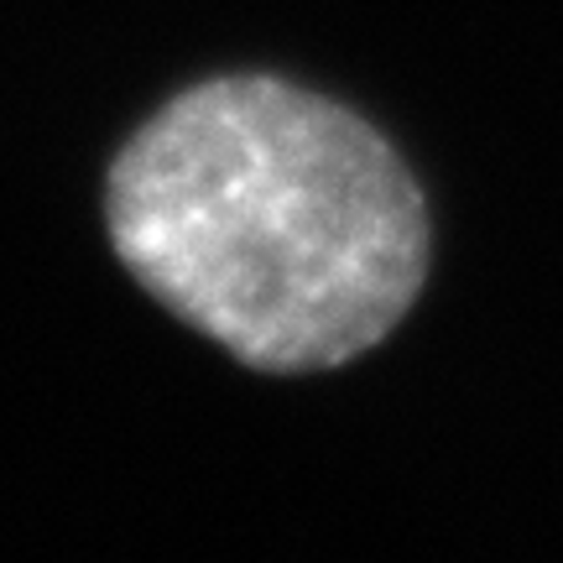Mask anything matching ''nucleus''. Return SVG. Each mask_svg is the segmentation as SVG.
I'll use <instances>...</instances> for the list:
<instances>
[{"instance_id": "nucleus-1", "label": "nucleus", "mask_w": 563, "mask_h": 563, "mask_svg": "<svg viewBox=\"0 0 563 563\" xmlns=\"http://www.w3.org/2000/svg\"><path fill=\"white\" fill-rule=\"evenodd\" d=\"M104 224L146 298L266 376L376 350L433 256L397 146L272 74L203 79L136 125L104 178Z\"/></svg>"}]
</instances>
